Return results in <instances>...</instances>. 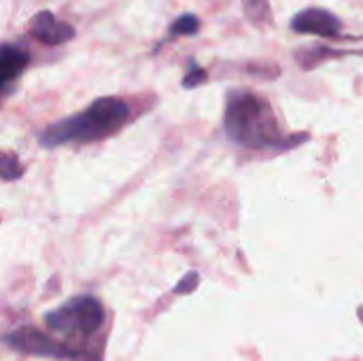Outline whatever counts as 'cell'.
Instances as JSON below:
<instances>
[{"label":"cell","mask_w":363,"mask_h":361,"mask_svg":"<svg viewBox=\"0 0 363 361\" xmlns=\"http://www.w3.org/2000/svg\"><path fill=\"white\" fill-rule=\"evenodd\" d=\"M223 128L232 143L251 151H287L308 140V134H285L268 98L251 89L228 91Z\"/></svg>","instance_id":"6da1fadb"},{"label":"cell","mask_w":363,"mask_h":361,"mask_svg":"<svg viewBox=\"0 0 363 361\" xmlns=\"http://www.w3.org/2000/svg\"><path fill=\"white\" fill-rule=\"evenodd\" d=\"M130 117V106L125 100L115 96H104L94 100L85 111L64 117L47 126L38 134V143L45 149H53L70 143H94L117 134Z\"/></svg>","instance_id":"7a4b0ae2"},{"label":"cell","mask_w":363,"mask_h":361,"mask_svg":"<svg viewBox=\"0 0 363 361\" xmlns=\"http://www.w3.org/2000/svg\"><path fill=\"white\" fill-rule=\"evenodd\" d=\"M104 309L94 296H77L62 304L57 311L45 315V326L51 334L60 336L62 343L72 347L70 343L89 338L102 328ZM74 349V347H72Z\"/></svg>","instance_id":"3957f363"},{"label":"cell","mask_w":363,"mask_h":361,"mask_svg":"<svg viewBox=\"0 0 363 361\" xmlns=\"http://www.w3.org/2000/svg\"><path fill=\"white\" fill-rule=\"evenodd\" d=\"M0 343H4L9 349L21 353V355H34V357H53V360H77V355L83 349H72L66 343L53 338L51 334L26 326V328H17L9 334H4L0 338Z\"/></svg>","instance_id":"277c9868"},{"label":"cell","mask_w":363,"mask_h":361,"mask_svg":"<svg viewBox=\"0 0 363 361\" xmlns=\"http://www.w3.org/2000/svg\"><path fill=\"white\" fill-rule=\"evenodd\" d=\"M291 30L298 34H315L321 38H338L342 34V19L328 9L311 6L291 17Z\"/></svg>","instance_id":"5b68a950"},{"label":"cell","mask_w":363,"mask_h":361,"mask_svg":"<svg viewBox=\"0 0 363 361\" xmlns=\"http://www.w3.org/2000/svg\"><path fill=\"white\" fill-rule=\"evenodd\" d=\"M30 34L47 45V47H57L74 38V28L66 21H60L51 11H40L30 19Z\"/></svg>","instance_id":"8992f818"},{"label":"cell","mask_w":363,"mask_h":361,"mask_svg":"<svg viewBox=\"0 0 363 361\" xmlns=\"http://www.w3.org/2000/svg\"><path fill=\"white\" fill-rule=\"evenodd\" d=\"M28 64L30 51L23 45L0 43V94L23 74Z\"/></svg>","instance_id":"52a82bcc"},{"label":"cell","mask_w":363,"mask_h":361,"mask_svg":"<svg viewBox=\"0 0 363 361\" xmlns=\"http://www.w3.org/2000/svg\"><path fill=\"white\" fill-rule=\"evenodd\" d=\"M245 15L255 26H270L272 23V11L270 0H242Z\"/></svg>","instance_id":"ba28073f"},{"label":"cell","mask_w":363,"mask_h":361,"mask_svg":"<svg viewBox=\"0 0 363 361\" xmlns=\"http://www.w3.org/2000/svg\"><path fill=\"white\" fill-rule=\"evenodd\" d=\"M23 177V166L13 151H0V181H17Z\"/></svg>","instance_id":"9c48e42d"},{"label":"cell","mask_w":363,"mask_h":361,"mask_svg":"<svg viewBox=\"0 0 363 361\" xmlns=\"http://www.w3.org/2000/svg\"><path fill=\"white\" fill-rule=\"evenodd\" d=\"M200 30V19L191 13H185L181 15L179 19H174V23L170 26L168 30V38H174V36H189V34H196Z\"/></svg>","instance_id":"30bf717a"},{"label":"cell","mask_w":363,"mask_h":361,"mask_svg":"<svg viewBox=\"0 0 363 361\" xmlns=\"http://www.w3.org/2000/svg\"><path fill=\"white\" fill-rule=\"evenodd\" d=\"M204 81H206V70H204L202 66H198L196 62H191V64H189V72H187L185 79H183V87L191 89V87L202 85Z\"/></svg>","instance_id":"8fae6325"},{"label":"cell","mask_w":363,"mask_h":361,"mask_svg":"<svg viewBox=\"0 0 363 361\" xmlns=\"http://www.w3.org/2000/svg\"><path fill=\"white\" fill-rule=\"evenodd\" d=\"M198 283H200V277H198V272H189V274H185V277L181 279V283L174 287V294H177V296L191 294V291L198 287Z\"/></svg>","instance_id":"7c38bea8"},{"label":"cell","mask_w":363,"mask_h":361,"mask_svg":"<svg viewBox=\"0 0 363 361\" xmlns=\"http://www.w3.org/2000/svg\"><path fill=\"white\" fill-rule=\"evenodd\" d=\"M74 361H102V357H100L98 353H94V351H87V349H83V351L77 355V360Z\"/></svg>","instance_id":"4fadbf2b"}]
</instances>
